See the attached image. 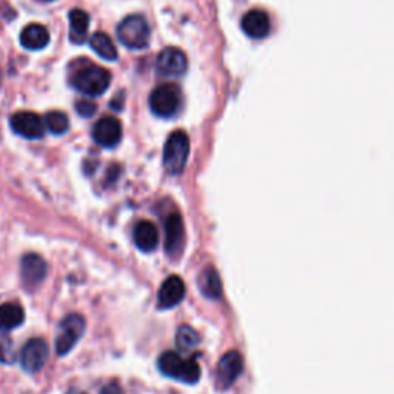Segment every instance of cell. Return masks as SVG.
<instances>
[{
  "label": "cell",
  "instance_id": "6da1fadb",
  "mask_svg": "<svg viewBox=\"0 0 394 394\" xmlns=\"http://www.w3.org/2000/svg\"><path fill=\"white\" fill-rule=\"evenodd\" d=\"M159 370L165 376L179 379L182 382L196 384L200 379V365L194 358L182 359L176 351H165L157 360Z\"/></svg>",
  "mask_w": 394,
  "mask_h": 394
},
{
  "label": "cell",
  "instance_id": "7a4b0ae2",
  "mask_svg": "<svg viewBox=\"0 0 394 394\" xmlns=\"http://www.w3.org/2000/svg\"><path fill=\"white\" fill-rule=\"evenodd\" d=\"M151 29L143 16L131 14L117 27V39L130 50H145L149 43Z\"/></svg>",
  "mask_w": 394,
  "mask_h": 394
},
{
  "label": "cell",
  "instance_id": "3957f363",
  "mask_svg": "<svg viewBox=\"0 0 394 394\" xmlns=\"http://www.w3.org/2000/svg\"><path fill=\"white\" fill-rule=\"evenodd\" d=\"M110 82L111 74L108 70L97 65H87L74 74L73 87L82 94L96 97L108 89Z\"/></svg>",
  "mask_w": 394,
  "mask_h": 394
},
{
  "label": "cell",
  "instance_id": "277c9868",
  "mask_svg": "<svg viewBox=\"0 0 394 394\" xmlns=\"http://www.w3.org/2000/svg\"><path fill=\"white\" fill-rule=\"evenodd\" d=\"M189 156V138L185 131L177 130L170 134L163 148V165L170 174H180L185 170Z\"/></svg>",
  "mask_w": 394,
  "mask_h": 394
},
{
  "label": "cell",
  "instance_id": "5b68a950",
  "mask_svg": "<svg viewBox=\"0 0 394 394\" xmlns=\"http://www.w3.org/2000/svg\"><path fill=\"white\" fill-rule=\"evenodd\" d=\"M182 93L173 83H165L153 89L149 96V108L159 117H173L180 108Z\"/></svg>",
  "mask_w": 394,
  "mask_h": 394
},
{
  "label": "cell",
  "instance_id": "8992f818",
  "mask_svg": "<svg viewBox=\"0 0 394 394\" xmlns=\"http://www.w3.org/2000/svg\"><path fill=\"white\" fill-rule=\"evenodd\" d=\"M85 331V319L80 314H68L59 325V333L56 337V353L65 356L70 353L74 345L79 342Z\"/></svg>",
  "mask_w": 394,
  "mask_h": 394
},
{
  "label": "cell",
  "instance_id": "52a82bcc",
  "mask_svg": "<svg viewBox=\"0 0 394 394\" xmlns=\"http://www.w3.org/2000/svg\"><path fill=\"white\" fill-rule=\"evenodd\" d=\"M48 358L50 350L47 342L41 337H34L29 339L25 346L22 348L20 363L28 373H37V371H41L45 367Z\"/></svg>",
  "mask_w": 394,
  "mask_h": 394
},
{
  "label": "cell",
  "instance_id": "ba28073f",
  "mask_svg": "<svg viewBox=\"0 0 394 394\" xmlns=\"http://www.w3.org/2000/svg\"><path fill=\"white\" fill-rule=\"evenodd\" d=\"M48 267L47 262L43 261V257L34 253H28L22 257L20 263V275H22V282L28 288V291L34 290L39 286L45 277H47Z\"/></svg>",
  "mask_w": 394,
  "mask_h": 394
},
{
  "label": "cell",
  "instance_id": "9c48e42d",
  "mask_svg": "<svg viewBox=\"0 0 394 394\" xmlns=\"http://www.w3.org/2000/svg\"><path fill=\"white\" fill-rule=\"evenodd\" d=\"M13 131L25 139H42L45 134V125L41 116L31 111H19L10 119Z\"/></svg>",
  "mask_w": 394,
  "mask_h": 394
},
{
  "label": "cell",
  "instance_id": "30bf717a",
  "mask_svg": "<svg viewBox=\"0 0 394 394\" xmlns=\"http://www.w3.org/2000/svg\"><path fill=\"white\" fill-rule=\"evenodd\" d=\"M242 370H244V359L239 351H228L224 358L219 360L216 381L221 390H226L238 381Z\"/></svg>",
  "mask_w": 394,
  "mask_h": 394
},
{
  "label": "cell",
  "instance_id": "8fae6325",
  "mask_svg": "<svg viewBox=\"0 0 394 394\" xmlns=\"http://www.w3.org/2000/svg\"><path fill=\"white\" fill-rule=\"evenodd\" d=\"M93 139L105 148H112L122 139V125L116 117L105 116L93 126Z\"/></svg>",
  "mask_w": 394,
  "mask_h": 394
},
{
  "label": "cell",
  "instance_id": "7c38bea8",
  "mask_svg": "<svg viewBox=\"0 0 394 394\" xmlns=\"http://www.w3.org/2000/svg\"><path fill=\"white\" fill-rule=\"evenodd\" d=\"M157 71L162 75H171V78H180L185 74L188 68V60L184 51L179 48H165L156 60Z\"/></svg>",
  "mask_w": 394,
  "mask_h": 394
},
{
  "label": "cell",
  "instance_id": "4fadbf2b",
  "mask_svg": "<svg viewBox=\"0 0 394 394\" xmlns=\"http://www.w3.org/2000/svg\"><path fill=\"white\" fill-rule=\"evenodd\" d=\"M185 296V284L179 276H170L165 279L157 293V305L162 309H168L180 304Z\"/></svg>",
  "mask_w": 394,
  "mask_h": 394
},
{
  "label": "cell",
  "instance_id": "5bb4252c",
  "mask_svg": "<svg viewBox=\"0 0 394 394\" xmlns=\"http://www.w3.org/2000/svg\"><path fill=\"white\" fill-rule=\"evenodd\" d=\"M242 29L251 39H265L271 31V22L268 14L262 10H251L242 17Z\"/></svg>",
  "mask_w": 394,
  "mask_h": 394
},
{
  "label": "cell",
  "instance_id": "9a60e30c",
  "mask_svg": "<svg viewBox=\"0 0 394 394\" xmlns=\"http://www.w3.org/2000/svg\"><path fill=\"white\" fill-rule=\"evenodd\" d=\"M185 240V230L184 222L179 214H171L166 219L165 224V248L166 253L171 257H176L180 254L182 248H184Z\"/></svg>",
  "mask_w": 394,
  "mask_h": 394
},
{
  "label": "cell",
  "instance_id": "2e32d148",
  "mask_svg": "<svg viewBox=\"0 0 394 394\" xmlns=\"http://www.w3.org/2000/svg\"><path fill=\"white\" fill-rule=\"evenodd\" d=\"M50 43V31L41 24H29L22 29L20 45L29 51L43 50Z\"/></svg>",
  "mask_w": 394,
  "mask_h": 394
},
{
  "label": "cell",
  "instance_id": "e0dca14e",
  "mask_svg": "<svg viewBox=\"0 0 394 394\" xmlns=\"http://www.w3.org/2000/svg\"><path fill=\"white\" fill-rule=\"evenodd\" d=\"M134 244L139 249L145 253L153 251L159 245V231L154 224L148 221H142L134 228Z\"/></svg>",
  "mask_w": 394,
  "mask_h": 394
},
{
  "label": "cell",
  "instance_id": "ac0fdd59",
  "mask_svg": "<svg viewBox=\"0 0 394 394\" xmlns=\"http://www.w3.org/2000/svg\"><path fill=\"white\" fill-rule=\"evenodd\" d=\"M25 321V312L16 302L0 305V330L11 331L20 327Z\"/></svg>",
  "mask_w": 394,
  "mask_h": 394
},
{
  "label": "cell",
  "instance_id": "d6986e66",
  "mask_svg": "<svg viewBox=\"0 0 394 394\" xmlns=\"http://www.w3.org/2000/svg\"><path fill=\"white\" fill-rule=\"evenodd\" d=\"M89 28V16L83 10L70 11V39L73 43H83L87 41Z\"/></svg>",
  "mask_w": 394,
  "mask_h": 394
},
{
  "label": "cell",
  "instance_id": "ffe728a7",
  "mask_svg": "<svg viewBox=\"0 0 394 394\" xmlns=\"http://www.w3.org/2000/svg\"><path fill=\"white\" fill-rule=\"evenodd\" d=\"M89 47L93 48L96 54H98L105 60H110V62L117 59V50L107 33L102 31L94 33L89 37Z\"/></svg>",
  "mask_w": 394,
  "mask_h": 394
},
{
  "label": "cell",
  "instance_id": "44dd1931",
  "mask_svg": "<svg viewBox=\"0 0 394 394\" xmlns=\"http://www.w3.org/2000/svg\"><path fill=\"white\" fill-rule=\"evenodd\" d=\"M199 286L203 296L208 299H219L222 296V282L214 268H205L199 277Z\"/></svg>",
  "mask_w": 394,
  "mask_h": 394
},
{
  "label": "cell",
  "instance_id": "7402d4cb",
  "mask_svg": "<svg viewBox=\"0 0 394 394\" xmlns=\"http://www.w3.org/2000/svg\"><path fill=\"white\" fill-rule=\"evenodd\" d=\"M43 125L50 133L62 136L70 130V119L62 111H50L43 119Z\"/></svg>",
  "mask_w": 394,
  "mask_h": 394
},
{
  "label": "cell",
  "instance_id": "603a6c76",
  "mask_svg": "<svg viewBox=\"0 0 394 394\" xmlns=\"http://www.w3.org/2000/svg\"><path fill=\"white\" fill-rule=\"evenodd\" d=\"M176 344L182 351H189V350H193L197 344H199V336H197V333L191 327H188V325H182L177 331Z\"/></svg>",
  "mask_w": 394,
  "mask_h": 394
},
{
  "label": "cell",
  "instance_id": "cb8c5ba5",
  "mask_svg": "<svg viewBox=\"0 0 394 394\" xmlns=\"http://www.w3.org/2000/svg\"><path fill=\"white\" fill-rule=\"evenodd\" d=\"M75 111L82 117H93L97 111V105L89 98H82V101L75 102Z\"/></svg>",
  "mask_w": 394,
  "mask_h": 394
},
{
  "label": "cell",
  "instance_id": "d4e9b609",
  "mask_svg": "<svg viewBox=\"0 0 394 394\" xmlns=\"http://www.w3.org/2000/svg\"><path fill=\"white\" fill-rule=\"evenodd\" d=\"M101 394H122V390H120V386L117 384H108L102 390Z\"/></svg>",
  "mask_w": 394,
  "mask_h": 394
},
{
  "label": "cell",
  "instance_id": "484cf974",
  "mask_svg": "<svg viewBox=\"0 0 394 394\" xmlns=\"http://www.w3.org/2000/svg\"><path fill=\"white\" fill-rule=\"evenodd\" d=\"M0 362H2V363L8 362V359H6V356H5V351H3V346L2 345H0Z\"/></svg>",
  "mask_w": 394,
  "mask_h": 394
},
{
  "label": "cell",
  "instance_id": "4316f807",
  "mask_svg": "<svg viewBox=\"0 0 394 394\" xmlns=\"http://www.w3.org/2000/svg\"><path fill=\"white\" fill-rule=\"evenodd\" d=\"M42 2H52V0H42Z\"/></svg>",
  "mask_w": 394,
  "mask_h": 394
}]
</instances>
